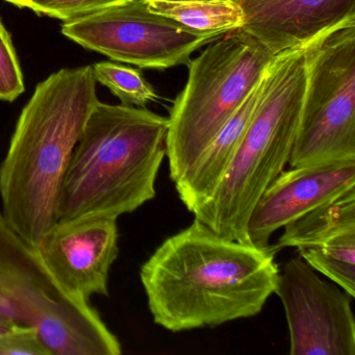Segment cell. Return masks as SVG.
<instances>
[{
    "mask_svg": "<svg viewBox=\"0 0 355 355\" xmlns=\"http://www.w3.org/2000/svg\"><path fill=\"white\" fill-rule=\"evenodd\" d=\"M274 253L230 240L195 219L141 267L157 325L172 332L254 317L275 292Z\"/></svg>",
    "mask_w": 355,
    "mask_h": 355,
    "instance_id": "cell-1",
    "label": "cell"
},
{
    "mask_svg": "<svg viewBox=\"0 0 355 355\" xmlns=\"http://www.w3.org/2000/svg\"><path fill=\"white\" fill-rule=\"evenodd\" d=\"M99 99L92 66L60 70L37 86L0 165L3 217L36 246L58 222L66 168Z\"/></svg>",
    "mask_w": 355,
    "mask_h": 355,
    "instance_id": "cell-2",
    "label": "cell"
},
{
    "mask_svg": "<svg viewBox=\"0 0 355 355\" xmlns=\"http://www.w3.org/2000/svg\"><path fill=\"white\" fill-rule=\"evenodd\" d=\"M168 125V118L148 110L98 101L66 168L58 221L118 219L153 200Z\"/></svg>",
    "mask_w": 355,
    "mask_h": 355,
    "instance_id": "cell-3",
    "label": "cell"
},
{
    "mask_svg": "<svg viewBox=\"0 0 355 355\" xmlns=\"http://www.w3.org/2000/svg\"><path fill=\"white\" fill-rule=\"evenodd\" d=\"M305 86L304 47L274 57L232 164L211 199L193 211L195 219L224 238L249 244L251 211L290 159Z\"/></svg>",
    "mask_w": 355,
    "mask_h": 355,
    "instance_id": "cell-4",
    "label": "cell"
},
{
    "mask_svg": "<svg viewBox=\"0 0 355 355\" xmlns=\"http://www.w3.org/2000/svg\"><path fill=\"white\" fill-rule=\"evenodd\" d=\"M272 55L243 28L216 39L189 64V78L168 118L166 157L180 182L261 82Z\"/></svg>",
    "mask_w": 355,
    "mask_h": 355,
    "instance_id": "cell-5",
    "label": "cell"
},
{
    "mask_svg": "<svg viewBox=\"0 0 355 355\" xmlns=\"http://www.w3.org/2000/svg\"><path fill=\"white\" fill-rule=\"evenodd\" d=\"M0 290L17 305L51 355H119L121 344L89 301L63 288L36 247L0 214Z\"/></svg>",
    "mask_w": 355,
    "mask_h": 355,
    "instance_id": "cell-6",
    "label": "cell"
},
{
    "mask_svg": "<svg viewBox=\"0 0 355 355\" xmlns=\"http://www.w3.org/2000/svg\"><path fill=\"white\" fill-rule=\"evenodd\" d=\"M306 86L291 168L355 157V24L304 47Z\"/></svg>",
    "mask_w": 355,
    "mask_h": 355,
    "instance_id": "cell-7",
    "label": "cell"
},
{
    "mask_svg": "<svg viewBox=\"0 0 355 355\" xmlns=\"http://www.w3.org/2000/svg\"><path fill=\"white\" fill-rule=\"evenodd\" d=\"M62 34L110 59L157 70L188 66L195 51L218 39L197 34L155 13L147 0H128L64 22Z\"/></svg>",
    "mask_w": 355,
    "mask_h": 355,
    "instance_id": "cell-8",
    "label": "cell"
},
{
    "mask_svg": "<svg viewBox=\"0 0 355 355\" xmlns=\"http://www.w3.org/2000/svg\"><path fill=\"white\" fill-rule=\"evenodd\" d=\"M274 294L284 304L292 355H355L353 297L321 279L302 257L291 259Z\"/></svg>",
    "mask_w": 355,
    "mask_h": 355,
    "instance_id": "cell-9",
    "label": "cell"
},
{
    "mask_svg": "<svg viewBox=\"0 0 355 355\" xmlns=\"http://www.w3.org/2000/svg\"><path fill=\"white\" fill-rule=\"evenodd\" d=\"M117 219L89 216L58 221L36 245L37 252L68 292L90 301L109 296L110 270L119 254Z\"/></svg>",
    "mask_w": 355,
    "mask_h": 355,
    "instance_id": "cell-10",
    "label": "cell"
},
{
    "mask_svg": "<svg viewBox=\"0 0 355 355\" xmlns=\"http://www.w3.org/2000/svg\"><path fill=\"white\" fill-rule=\"evenodd\" d=\"M351 187H355V157L282 171L251 211L247 224L249 244L269 248V239L278 228Z\"/></svg>",
    "mask_w": 355,
    "mask_h": 355,
    "instance_id": "cell-11",
    "label": "cell"
},
{
    "mask_svg": "<svg viewBox=\"0 0 355 355\" xmlns=\"http://www.w3.org/2000/svg\"><path fill=\"white\" fill-rule=\"evenodd\" d=\"M243 30L273 55L303 49L319 37L355 24V0H236Z\"/></svg>",
    "mask_w": 355,
    "mask_h": 355,
    "instance_id": "cell-12",
    "label": "cell"
},
{
    "mask_svg": "<svg viewBox=\"0 0 355 355\" xmlns=\"http://www.w3.org/2000/svg\"><path fill=\"white\" fill-rule=\"evenodd\" d=\"M261 87V80L216 135L188 173L176 182L178 196L191 213L209 201L221 184L252 117Z\"/></svg>",
    "mask_w": 355,
    "mask_h": 355,
    "instance_id": "cell-13",
    "label": "cell"
},
{
    "mask_svg": "<svg viewBox=\"0 0 355 355\" xmlns=\"http://www.w3.org/2000/svg\"><path fill=\"white\" fill-rule=\"evenodd\" d=\"M276 246H313L338 234L355 230V187L318 205L284 226Z\"/></svg>",
    "mask_w": 355,
    "mask_h": 355,
    "instance_id": "cell-14",
    "label": "cell"
},
{
    "mask_svg": "<svg viewBox=\"0 0 355 355\" xmlns=\"http://www.w3.org/2000/svg\"><path fill=\"white\" fill-rule=\"evenodd\" d=\"M155 13L170 18L184 28L220 38L242 28L244 13L236 0H147Z\"/></svg>",
    "mask_w": 355,
    "mask_h": 355,
    "instance_id": "cell-15",
    "label": "cell"
},
{
    "mask_svg": "<svg viewBox=\"0 0 355 355\" xmlns=\"http://www.w3.org/2000/svg\"><path fill=\"white\" fill-rule=\"evenodd\" d=\"M302 257L313 270L336 282L355 297V230L338 234L326 242L299 248Z\"/></svg>",
    "mask_w": 355,
    "mask_h": 355,
    "instance_id": "cell-16",
    "label": "cell"
},
{
    "mask_svg": "<svg viewBox=\"0 0 355 355\" xmlns=\"http://www.w3.org/2000/svg\"><path fill=\"white\" fill-rule=\"evenodd\" d=\"M96 83L110 89L124 105L144 107L159 98L155 89L145 80L139 70L124 67L110 62H101L92 66Z\"/></svg>",
    "mask_w": 355,
    "mask_h": 355,
    "instance_id": "cell-17",
    "label": "cell"
},
{
    "mask_svg": "<svg viewBox=\"0 0 355 355\" xmlns=\"http://www.w3.org/2000/svg\"><path fill=\"white\" fill-rule=\"evenodd\" d=\"M125 1L128 0H33L28 9L38 15L68 22L98 13Z\"/></svg>",
    "mask_w": 355,
    "mask_h": 355,
    "instance_id": "cell-18",
    "label": "cell"
},
{
    "mask_svg": "<svg viewBox=\"0 0 355 355\" xmlns=\"http://www.w3.org/2000/svg\"><path fill=\"white\" fill-rule=\"evenodd\" d=\"M24 89V74L11 36L0 20V99L12 103Z\"/></svg>",
    "mask_w": 355,
    "mask_h": 355,
    "instance_id": "cell-19",
    "label": "cell"
},
{
    "mask_svg": "<svg viewBox=\"0 0 355 355\" xmlns=\"http://www.w3.org/2000/svg\"><path fill=\"white\" fill-rule=\"evenodd\" d=\"M0 355L51 354L35 328L22 326L0 336Z\"/></svg>",
    "mask_w": 355,
    "mask_h": 355,
    "instance_id": "cell-20",
    "label": "cell"
},
{
    "mask_svg": "<svg viewBox=\"0 0 355 355\" xmlns=\"http://www.w3.org/2000/svg\"><path fill=\"white\" fill-rule=\"evenodd\" d=\"M7 3H11V5L16 6V7L20 8V9H28L31 3H33V0H5Z\"/></svg>",
    "mask_w": 355,
    "mask_h": 355,
    "instance_id": "cell-21",
    "label": "cell"
},
{
    "mask_svg": "<svg viewBox=\"0 0 355 355\" xmlns=\"http://www.w3.org/2000/svg\"><path fill=\"white\" fill-rule=\"evenodd\" d=\"M13 328H15V326L11 325V324L8 323V322L0 319V336L9 331V330L13 329Z\"/></svg>",
    "mask_w": 355,
    "mask_h": 355,
    "instance_id": "cell-22",
    "label": "cell"
}]
</instances>
